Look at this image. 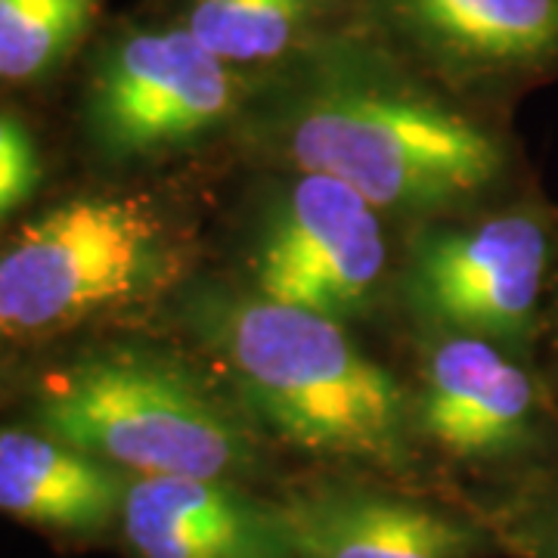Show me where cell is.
Returning <instances> with one entry per match:
<instances>
[{"label":"cell","mask_w":558,"mask_h":558,"mask_svg":"<svg viewBox=\"0 0 558 558\" xmlns=\"http://www.w3.org/2000/svg\"><path fill=\"white\" fill-rule=\"evenodd\" d=\"M230 137L264 168L354 186L407 230L531 186L502 121L357 35H323L258 75Z\"/></svg>","instance_id":"cell-1"},{"label":"cell","mask_w":558,"mask_h":558,"mask_svg":"<svg viewBox=\"0 0 558 558\" xmlns=\"http://www.w3.org/2000/svg\"><path fill=\"white\" fill-rule=\"evenodd\" d=\"M178 311L190 351L279 453L432 484L407 379L351 326L260 299L230 277L186 279Z\"/></svg>","instance_id":"cell-2"},{"label":"cell","mask_w":558,"mask_h":558,"mask_svg":"<svg viewBox=\"0 0 558 558\" xmlns=\"http://www.w3.org/2000/svg\"><path fill=\"white\" fill-rule=\"evenodd\" d=\"M28 422L128 478L277 487L279 453L193 351L102 348L40 376Z\"/></svg>","instance_id":"cell-3"},{"label":"cell","mask_w":558,"mask_h":558,"mask_svg":"<svg viewBox=\"0 0 558 558\" xmlns=\"http://www.w3.org/2000/svg\"><path fill=\"white\" fill-rule=\"evenodd\" d=\"M193 236L149 193L57 202L0 248V341L57 336L180 292Z\"/></svg>","instance_id":"cell-4"},{"label":"cell","mask_w":558,"mask_h":558,"mask_svg":"<svg viewBox=\"0 0 558 558\" xmlns=\"http://www.w3.org/2000/svg\"><path fill=\"white\" fill-rule=\"evenodd\" d=\"M558 267V205L537 186L428 220L400 245L395 307L416 329L481 336L539 360Z\"/></svg>","instance_id":"cell-5"},{"label":"cell","mask_w":558,"mask_h":558,"mask_svg":"<svg viewBox=\"0 0 558 558\" xmlns=\"http://www.w3.org/2000/svg\"><path fill=\"white\" fill-rule=\"evenodd\" d=\"M407 379L432 484L475 494L558 469V391L539 360L497 341L416 329Z\"/></svg>","instance_id":"cell-6"},{"label":"cell","mask_w":558,"mask_h":558,"mask_svg":"<svg viewBox=\"0 0 558 558\" xmlns=\"http://www.w3.org/2000/svg\"><path fill=\"white\" fill-rule=\"evenodd\" d=\"M391 220L354 186L317 171L264 168L227 274L260 299L360 326L395 304Z\"/></svg>","instance_id":"cell-7"},{"label":"cell","mask_w":558,"mask_h":558,"mask_svg":"<svg viewBox=\"0 0 558 558\" xmlns=\"http://www.w3.org/2000/svg\"><path fill=\"white\" fill-rule=\"evenodd\" d=\"M255 75L218 60L180 22L128 28L102 47L84 94V131L109 165L161 161L230 137Z\"/></svg>","instance_id":"cell-8"},{"label":"cell","mask_w":558,"mask_h":558,"mask_svg":"<svg viewBox=\"0 0 558 558\" xmlns=\"http://www.w3.org/2000/svg\"><path fill=\"white\" fill-rule=\"evenodd\" d=\"M274 494L301 558H506L478 509L432 484L301 465Z\"/></svg>","instance_id":"cell-9"},{"label":"cell","mask_w":558,"mask_h":558,"mask_svg":"<svg viewBox=\"0 0 558 558\" xmlns=\"http://www.w3.org/2000/svg\"><path fill=\"white\" fill-rule=\"evenodd\" d=\"M425 75L472 102L558 69V0H366Z\"/></svg>","instance_id":"cell-10"},{"label":"cell","mask_w":558,"mask_h":558,"mask_svg":"<svg viewBox=\"0 0 558 558\" xmlns=\"http://www.w3.org/2000/svg\"><path fill=\"white\" fill-rule=\"evenodd\" d=\"M119 539L131 558H301L270 487L128 478Z\"/></svg>","instance_id":"cell-11"},{"label":"cell","mask_w":558,"mask_h":558,"mask_svg":"<svg viewBox=\"0 0 558 558\" xmlns=\"http://www.w3.org/2000/svg\"><path fill=\"white\" fill-rule=\"evenodd\" d=\"M128 475L38 425L0 428V515L65 539L119 531Z\"/></svg>","instance_id":"cell-12"},{"label":"cell","mask_w":558,"mask_h":558,"mask_svg":"<svg viewBox=\"0 0 558 558\" xmlns=\"http://www.w3.org/2000/svg\"><path fill=\"white\" fill-rule=\"evenodd\" d=\"M326 0H183L180 25L245 75L274 72L323 38Z\"/></svg>","instance_id":"cell-13"},{"label":"cell","mask_w":558,"mask_h":558,"mask_svg":"<svg viewBox=\"0 0 558 558\" xmlns=\"http://www.w3.org/2000/svg\"><path fill=\"white\" fill-rule=\"evenodd\" d=\"M100 0H0V84L50 78L87 38Z\"/></svg>","instance_id":"cell-14"},{"label":"cell","mask_w":558,"mask_h":558,"mask_svg":"<svg viewBox=\"0 0 558 558\" xmlns=\"http://www.w3.org/2000/svg\"><path fill=\"white\" fill-rule=\"evenodd\" d=\"M506 558H558V469L465 494Z\"/></svg>","instance_id":"cell-15"},{"label":"cell","mask_w":558,"mask_h":558,"mask_svg":"<svg viewBox=\"0 0 558 558\" xmlns=\"http://www.w3.org/2000/svg\"><path fill=\"white\" fill-rule=\"evenodd\" d=\"M40 178L44 165L32 128L10 109H0V223L38 193Z\"/></svg>","instance_id":"cell-16"},{"label":"cell","mask_w":558,"mask_h":558,"mask_svg":"<svg viewBox=\"0 0 558 558\" xmlns=\"http://www.w3.org/2000/svg\"><path fill=\"white\" fill-rule=\"evenodd\" d=\"M539 363L546 376L553 379L558 391V267L549 289V304H546V326H543V344H539Z\"/></svg>","instance_id":"cell-17"}]
</instances>
